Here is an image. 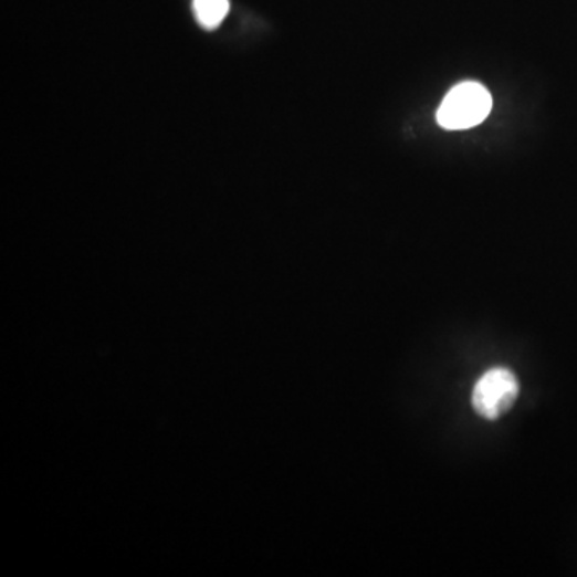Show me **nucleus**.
Wrapping results in <instances>:
<instances>
[{
    "label": "nucleus",
    "instance_id": "1",
    "mask_svg": "<svg viewBox=\"0 0 577 577\" xmlns=\"http://www.w3.org/2000/svg\"><path fill=\"white\" fill-rule=\"evenodd\" d=\"M493 108V98L479 82L466 81L455 85L438 109L437 119L448 130H464L486 119Z\"/></svg>",
    "mask_w": 577,
    "mask_h": 577
},
{
    "label": "nucleus",
    "instance_id": "2",
    "mask_svg": "<svg viewBox=\"0 0 577 577\" xmlns=\"http://www.w3.org/2000/svg\"><path fill=\"white\" fill-rule=\"evenodd\" d=\"M518 391V380L512 370L505 368L487 370L473 388V408L486 419H499L512 408Z\"/></svg>",
    "mask_w": 577,
    "mask_h": 577
},
{
    "label": "nucleus",
    "instance_id": "3",
    "mask_svg": "<svg viewBox=\"0 0 577 577\" xmlns=\"http://www.w3.org/2000/svg\"><path fill=\"white\" fill-rule=\"evenodd\" d=\"M228 0H192V12L196 20L206 30H216L228 15Z\"/></svg>",
    "mask_w": 577,
    "mask_h": 577
}]
</instances>
